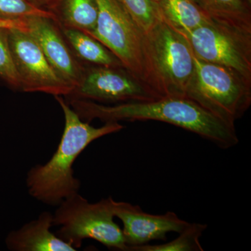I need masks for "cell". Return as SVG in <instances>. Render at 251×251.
<instances>
[{
	"instance_id": "20",
	"label": "cell",
	"mask_w": 251,
	"mask_h": 251,
	"mask_svg": "<svg viewBox=\"0 0 251 251\" xmlns=\"http://www.w3.org/2000/svg\"><path fill=\"white\" fill-rule=\"evenodd\" d=\"M8 31L0 29V77L8 85L21 90V80L10 49Z\"/></svg>"
},
{
	"instance_id": "13",
	"label": "cell",
	"mask_w": 251,
	"mask_h": 251,
	"mask_svg": "<svg viewBox=\"0 0 251 251\" xmlns=\"http://www.w3.org/2000/svg\"><path fill=\"white\" fill-rule=\"evenodd\" d=\"M214 22L251 33V6L244 0H193Z\"/></svg>"
},
{
	"instance_id": "1",
	"label": "cell",
	"mask_w": 251,
	"mask_h": 251,
	"mask_svg": "<svg viewBox=\"0 0 251 251\" xmlns=\"http://www.w3.org/2000/svg\"><path fill=\"white\" fill-rule=\"evenodd\" d=\"M67 102L81 120L87 122L94 119L104 122L153 120L196 133L224 150L233 148L239 141L234 126L223 121L183 96L115 105L78 99H69Z\"/></svg>"
},
{
	"instance_id": "19",
	"label": "cell",
	"mask_w": 251,
	"mask_h": 251,
	"mask_svg": "<svg viewBox=\"0 0 251 251\" xmlns=\"http://www.w3.org/2000/svg\"><path fill=\"white\" fill-rule=\"evenodd\" d=\"M30 17L48 18L58 24L55 14L39 9L27 0H0V18L21 20Z\"/></svg>"
},
{
	"instance_id": "18",
	"label": "cell",
	"mask_w": 251,
	"mask_h": 251,
	"mask_svg": "<svg viewBox=\"0 0 251 251\" xmlns=\"http://www.w3.org/2000/svg\"><path fill=\"white\" fill-rule=\"evenodd\" d=\"M145 34L161 20L158 4L153 0H118Z\"/></svg>"
},
{
	"instance_id": "16",
	"label": "cell",
	"mask_w": 251,
	"mask_h": 251,
	"mask_svg": "<svg viewBox=\"0 0 251 251\" xmlns=\"http://www.w3.org/2000/svg\"><path fill=\"white\" fill-rule=\"evenodd\" d=\"M60 27L74 28L90 34L97 26V0H62L55 12Z\"/></svg>"
},
{
	"instance_id": "22",
	"label": "cell",
	"mask_w": 251,
	"mask_h": 251,
	"mask_svg": "<svg viewBox=\"0 0 251 251\" xmlns=\"http://www.w3.org/2000/svg\"><path fill=\"white\" fill-rule=\"evenodd\" d=\"M39 9L50 11L55 14L59 3L62 0H27Z\"/></svg>"
},
{
	"instance_id": "11",
	"label": "cell",
	"mask_w": 251,
	"mask_h": 251,
	"mask_svg": "<svg viewBox=\"0 0 251 251\" xmlns=\"http://www.w3.org/2000/svg\"><path fill=\"white\" fill-rule=\"evenodd\" d=\"M27 33L35 40L51 67L74 91L85 75L86 69L79 63L63 38L57 22L45 17L26 18Z\"/></svg>"
},
{
	"instance_id": "6",
	"label": "cell",
	"mask_w": 251,
	"mask_h": 251,
	"mask_svg": "<svg viewBox=\"0 0 251 251\" xmlns=\"http://www.w3.org/2000/svg\"><path fill=\"white\" fill-rule=\"evenodd\" d=\"M146 40L157 92L161 97H185L195 71L187 39L161 19L146 34Z\"/></svg>"
},
{
	"instance_id": "12",
	"label": "cell",
	"mask_w": 251,
	"mask_h": 251,
	"mask_svg": "<svg viewBox=\"0 0 251 251\" xmlns=\"http://www.w3.org/2000/svg\"><path fill=\"white\" fill-rule=\"evenodd\" d=\"M52 226L53 214L44 211L37 219L11 231L6 237V247L13 251H77L51 232Z\"/></svg>"
},
{
	"instance_id": "21",
	"label": "cell",
	"mask_w": 251,
	"mask_h": 251,
	"mask_svg": "<svg viewBox=\"0 0 251 251\" xmlns=\"http://www.w3.org/2000/svg\"><path fill=\"white\" fill-rule=\"evenodd\" d=\"M0 29H19L27 33V25L25 19L10 20L0 18Z\"/></svg>"
},
{
	"instance_id": "9",
	"label": "cell",
	"mask_w": 251,
	"mask_h": 251,
	"mask_svg": "<svg viewBox=\"0 0 251 251\" xmlns=\"http://www.w3.org/2000/svg\"><path fill=\"white\" fill-rule=\"evenodd\" d=\"M10 49L24 92H41L69 97L74 88L51 67L37 43L27 32L8 31Z\"/></svg>"
},
{
	"instance_id": "23",
	"label": "cell",
	"mask_w": 251,
	"mask_h": 251,
	"mask_svg": "<svg viewBox=\"0 0 251 251\" xmlns=\"http://www.w3.org/2000/svg\"><path fill=\"white\" fill-rule=\"evenodd\" d=\"M153 1H155L156 3H158L160 1V0H153Z\"/></svg>"
},
{
	"instance_id": "5",
	"label": "cell",
	"mask_w": 251,
	"mask_h": 251,
	"mask_svg": "<svg viewBox=\"0 0 251 251\" xmlns=\"http://www.w3.org/2000/svg\"><path fill=\"white\" fill-rule=\"evenodd\" d=\"M97 2L98 20L90 35L115 54L128 72L158 94L153 82L146 34L118 0H97Z\"/></svg>"
},
{
	"instance_id": "17",
	"label": "cell",
	"mask_w": 251,
	"mask_h": 251,
	"mask_svg": "<svg viewBox=\"0 0 251 251\" xmlns=\"http://www.w3.org/2000/svg\"><path fill=\"white\" fill-rule=\"evenodd\" d=\"M207 228L206 224L190 223L176 239L162 244L140 246L130 251H203L201 238Z\"/></svg>"
},
{
	"instance_id": "2",
	"label": "cell",
	"mask_w": 251,
	"mask_h": 251,
	"mask_svg": "<svg viewBox=\"0 0 251 251\" xmlns=\"http://www.w3.org/2000/svg\"><path fill=\"white\" fill-rule=\"evenodd\" d=\"M54 98L65 120L58 148L45 164L32 167L26 178L31 197L50 206H58L66 198L78 193L80 181L74 176L73 166L87 146L94 140L125 128L117 122H105L102 126L94 127L81 120L62 97Z\"/></svg>"
},
{
	"instance_id": "14",
	"label": "cell",
	"mask_w": 251,
	"mask_h": 251,
	"mask_svg": "<svg viewBox=\"0 0 251 251\" xmlns=\"http://www.w3.org/2000/svg\"><path fill=\"white\" fill-rule=\"evenodd\" d=\"M161 19L180 34H188L212 21L193 0H160Z\"/></svg>"
},
{
	"instance_id": "3",
	"label": "cell",
	"mask_w": 251,
	"mask_h": 251,
	"mask_svg": "<svg viewBox=\"0 0 251 251\" xmlns=\"http://www.w3.org/2000/svg\"><path fill=\"white\" fill-rule=\"evenodd\" d=\"M114 201L111 197L90 203L78 193L64 199L53 214L55 232L74 249L82 241L94 239L109 249L128 251L122 229L115 223Z\"/></svg>"
},
{
	"instance_id": "7",
	"label": "cell",
	"mask_w": 251,
	"mask_h": 251,
	"mask_svg": "<svg viewBox=\"0 0 251 251\" xmlns=\"http://www.w3.org/2000/svg\"><path fill=\"white\" fill-rule=\"evenodd\" d=\"M184 36L195 57L229 68L251 81V33L211 21Z\"/></svg>"
},
{
	"instance_id": "8",
	"label": "cell",
	"mask_w": 251,
	"mask_h": 251,
	"mask_svg": "<svg viewBox=\"0 0 251 251\" xmlns=\"http://www.w3.org/2000/svg\"><path fill=\"white\" fill-rule=\"evenodd\" d=\"M161 97L150 85L124 67L95 66L86 69L80 85L69 99H85L105 105H115L149 101Z\"/></svg>"
},
{
	"instance_id": "10",
	"label": "cell",
	"mask_w": 251,
	"mask_h": 251,
	"mask_svg": "<svg viewBox=\"0 0 251 251\" xmlns=\"http://www.w3.org/2000/svg\"><path fill=\"white\" fill-rule=\"evenodd\" d=\"M114 214L123 224L124 237L128 251L150 244L151 241H165L170 232L180 233L190 223L181 219L173 211L163 214L145 212L140 206L114 201Z\"/></svg>"
},
{
	"instance_id": "15",
	"label": "cell",
	"mask_w": 251,
	"mask_h": 251,
	"mask_svg": "<svg viewBox=\"0 0 251 251\" xmlns=\"http://www.w3.org/2000/svg\"><path fill=\"white\" fill-rule=\"evenodd\" d=\"M60 28L66 41L85 62L101 67H124L115 54L92 36L74 28Z\"/></svg>"
},
{
	"instance_id": "4",
	"label": "cell",
	"mask_w": 251,
	"mask_h": 251,
	"mask_svg": "<svg viewBox=\"0 0 251 251\" xmlns=\"http://www.w3.org/2000/svg\"><path fill=\"white\" fill-rule=\"evenodd\" d=\"M185 97L234 126L250 108L251 81L229 68L195 57L194 74Z\"/></svg>"
}]
</instances>
